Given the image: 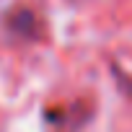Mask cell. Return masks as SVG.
Returning a JSON list of instances; mask_svg holds the SVG:
<instances>
[{"instance_id":"6da1fadb","label":"cell","mask_w":132,"mask_h":132,"mask_svg":"<svg viewBox=\"0 0 132 132\" xmlns=\"http://www.w3.org/2000/svg\"><path fill=\"white\" fill-rule=\"evenodd\" d=\"M5 26H8V31L11 34H16V36H23V39H39V21H36V16L29 11V8H16V11H11L8 13V18H5Z\"/></svg>"}]
</instances>
